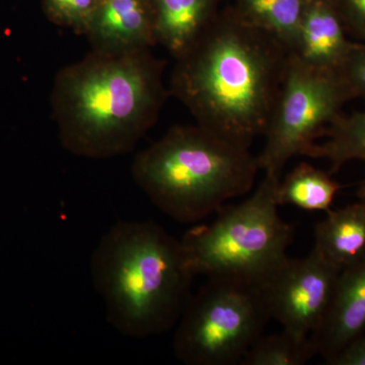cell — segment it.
Masks as SVG:
<instances>
[{"instance_id": "obj_1", "label": "cell", "mask_w": 365, "mask_h": 365, "mask_svg": "<svg viewBox=\"0 0 365 365\" xmlns=\"http://www.w3.org/2000/svg\"><path fill=\"white\" fill-rule=\"evenodd\" d=\"M290 51L239 14L211 21L177 59L172 93L197 123L250 148L264 135Z\"/></svg>"}, {"instance_id": "obj_2", "label": "cell", "mask_w": 365, "mask_h": 365, "mask_svg": "<svg viewBox=\"0 0 365 365\" xmlns=\"http://www.w3.org/2000/svg\"><path fill=\"white\" fill-rule=\"evenodd\" d=\"M163 63L150 49L93 51L55 76L51 104L62 146L88 158L129 153L165 102Z\"/></svg>"}, {"instance_id": "obj_3", "label": "cell", "mask_w": 365, "mask_h": 365, "mask_svg": "<svg viewBox=\"0 0 365 365\" xmlns=\"http://www.w3.org/2000/svg\"><path fill=\"white\" fill-rule=\"evenodd\" d=\"M91 275L107 319L133 338L177 325L191 299L194 274L181 241L153 222H120L91 254Z\"/></svg>"}, {"instance_id": "obj_4", "label": "cell", "mask_w": 365, "mask_h": 365, "mask_svg": "<svg viewBox=\"0 0 365 365\" xmlns=\"http://www.w3.org/2000/svg\"><path fill=\"white\" fill-rule=\"evenodd\" d=\"M257 157L196 126H176L134 158L132 176L151 202L182 223L198 222L253 188Z\"/></svg>"}, {"instance_id": "obj_5", "label": "cell", "mask_w": 365, "mask_h": 365, "mask_svg": "<svg viewBox=\"0 0 365 365\" xmlns=\"http://www.w3.org/2000/svg\"><path fill=\"white\" fill-rule=\"evenodd\" d=\"M280 180L265 174L248 199L185 234L182 246L194 275L262 285L279 267L294 239V227L278 212Z\"/></svg>"}, {"instance_id": "obj_6", "label": "cell", "mask_w": 365, "mask_h": 365, "mask_svg": "<svg viewBox=\"0 0 365 365\" xmlns=\"http://www.w3.org/2000/svg\"><path fill=\"white\" fill-rule=\"evenodd\" d=\"M271 319L262 285L208 278L178 322L175 355L188 365L241 364Z\"/></svg>"}, {"instance_id": "obj_7", "label": "cell", "mask_w": 365, "mask_h": 365, "mask_svg": "<svg viewBox=\"0 0 365 365\" xmlns=\"http://www.w3.org/2000/svg\"><path fill=\"white\" fill-rule=\"evenodd\" d=\"M352 98L340 71L314 68L290 53L257 157L259 170L281 179L288 160L304 155Z\"/></svg>"}, {"instance_id": "obj_8", "label": "cell", "mask_w": 365, "mask_h": 365, "mask_svg": "<svg viewBox=\"0 0 365 365\" xmlns=\"http://www.w3.org/2000/svg\"><path fill=\"white\" fill-rule=\"evenodd\" d=\"M340 272L314 247L304 258L287 257L262 284L271 318L283 330L311 337L330 306Z\"/></svg>"}, {"instance_id": "obj_9", "label": "cell", "mask_w": 365, "mask_h": 365, "mask_svg": "<svg viewBox=\"0 0 365 365\" xmlns=\"http://www.w3.org/2000/svg\"><path fill=\"white\" fill-rule=\"evenodd\" d=\"M85 35L93 51L127 53L157 42L151 0H98Z\"/></svg>"}, {"instance_id": "obj_10", "label": "cell", "mask_w": 365, "mask_h": 365, "mask_svg": "<svg viewBox=\"0 0 365 365\" xmlns=\"http://www.w3.org/2000/svg\"><path fill=\"white\" fill-rule=\"evenodd\" d=\"M365 333V259L341 270L323 321L311 335L316 355L329 364Z\"/></svg>"}, {"instance_id": "obj_11", "label": "cell", "mask_w": 365, "mask_h": 365, "mask_svg": "<svg viewBox=\"0 0 365 365\" xmlns=\"http://www.w3.org/2000/svg\"><path fill=\"white\" fill-rule=\"evenodd\" d=\"M357 45L331 0H309L290 53L314 68L340 71Z\"/></svg>"}, {"instance_id": "obj_12", "label": "cell", "mask_w": 365, "mask_h": 365, "mask_svg": "<svg viewBox=\"0 0 365 365\" xmlns=\"http://www.w3.org/2000/svg\"><path fill=\"white\" fill-rule=\"evenodd\" d=\"M314 247L341 270L364 260L365 204L330 209L314 227Z\"/></svg>"}, {"instance_id": "obj_13", "label": "cell", "mask_w": 365, "mask_h": 365, "mask_svg": "<svg viewBox=\"0 0 365 365\" xmlns=\"http://www.w3.org/2000/svg\"><path fill=\"white\" fill-rule=\"evenodd\" d=\"M157 42L179 58L211 24L215 0H151Z\"/></svg>"}, {"instance_id": "obj_14", "label": "cell", "mask_w": 365, "mask_h": 365, "mask_svg": "<svg viewBox=\"0 0 365 365\" xmlns=\"http://www.w3.org/2000/svg\"><path fill=\"white\" fill-rule=\"evenodd\" d=\"M341 186L330 175L302 163L279 182L277 202L307 211L328 212Z\"/></svg>"}, {"instance_id": "obj_15", "label": "cell", "mask_w": 365, "mask_h": 365, "mask_svg": "<svg viewBox=\"0 0 365 365\" xmlns=\"http://www.w3.org/2000/svg\"><path fill=\"white\" fill-rule=\"evenodd\" d=\"M323 143H314L306 157L323 158L331 165V174L352 160L365 162V111L349 116L340 115L324 130Z\"/></svg>"}, {"instance_id": "obj_16", "label": "cell", "mask_w": 365, "mask_h": 365, "mask_svg": "<svg viewBox=\"0 0 365 365\" xmlns=\"http://www.w3.org/2000/svg\"><path fill=\"white\" fill-rule=\"evenodd\" d=\"M309 0H239L237 14L273 36L289 51L294 48L300 21Z\"/></svg>"}, {"instance_id": "obj_17", "label": "cell", "mask_w": 365, "mask_h": 365, "mask_svg": "<svg viewBox=\"0 0 365 365\" xmlns=\"http://www.w3.org/2000/svg\"><path fill=\"white\" fill-rule=\"evenodd\" d=\"M316 356L311 338L283 330L262 335L242 359V365H304Z\"/></svg>"}, {"instance_id": "obj_18", "label": "cell", "mask_w": 365, "mask_h": 365, "mask_svg": "<svg viewBox=\"0 0 365 365\" xmlns=\"http://www.w3.org/2000/svg\"><path fill=\"white\" fill-rule=\"evenodd\" d=\"M98 0H42L48 18L57 25L85 35Z\"/></svg>"}, {"instance_id": "obj_19", "label": "cell", "mask_w": 365, "mask_h": 365, "mask_svg": "<svg viewBox=\"0 0 365 365\" xmlns=\"http://www.w3.org/2000/svg\"><path fill=\"white\" fill-rule=\"evenodd\" d=\"M353 96L365 100V44H359L340 71Z\"/></svg>"}, {"instance_id": "obj_20", "label": "cell", "mask_w": 365, "mask_h": 365, "mask_svg": "<svg viewBox=\"0 0 365 365\" xmlns=\"http://www.w3.org/2000/svg\"><path fill=\"white\" fill-rule=\"evenodd\" d=\"M332 4L346 29H349L365 44V0H336Z\"/></svg>"}, {"instance_id": "obj_21", "label": "cell", "mask_w": 365, "mask_h": 365, "mask_svg": "<svg viewBox=\"0 0 365 365\" xmlns=\"http://www.w3.org/2000/svg\"><path fill=\"white\" fill-rule=\"evenodd\" d=\"M329 364L365 365V333L346 346Z\"/></svg>"}, {"instance_id": "obj_22", "label": "cell", "mask_w": 365, "mask_h": 365, "mask_svg": "<svg viewBox=\"0 0 365 365\" xmlns=\"http://www.w3.org/2000/svg\"><path fill=\"white\" fill-rule=\"evenodd\" d=\"M357 196H359V201L365 204V186L360 185L359 191H357Z\"/></svg>"}, {"instance_id": "obj_23", "label": "cell", "mask_w": 365, "mask_h": 365, "mask_svg": "<svg viewBox=\"0 0 365 365\" xmlns=\"http://www.w3.org/2000/svg\"><path fill=\"white\" fill-rule=\"evenodd\" d=\"M360 185H362V186H365V178H364V181H362L361 184H360Z\"/></svg>"}]
</instances>
